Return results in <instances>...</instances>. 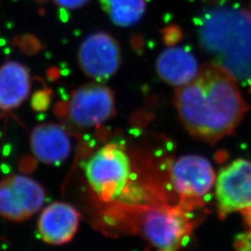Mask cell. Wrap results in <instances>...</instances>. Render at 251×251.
I'll return each instance as SVG.
<instances>
[{"label":"cell","instance_id":"cell-1","mask_svg":"<svg viewBox=\"0 0 251 251\" xmlns=\"http://www.w3.org/2000/svg\"><path fill=\"white\" fill-rule=\"evenodd\" d=\"M176 106L189 132L210 144L231 134L248 110L232 73L215 63L207 64L191 83L179 87Z\"/></svg>","mask_w":251,"mask_h":251},{"label":"cell","instance_id":"cell-2","mask_svg":"<svg viewBox=\"0 0 251 251\" xmlns=\"http://www.w3.org/2000/svg\"><path fill=\"white\" fill-rule=\"evenodd\" d=\"M199 38L208 51L234 69L251 67V13L222 7L207 10L198 22Z\"/></svg>","mask_w":251,"mask_h":251},{"label":"cell","instance_id":"cell-3","mask_svg":"<svg viewBox=\"0 0 251 251\" xmlns=\"http://www.w3.org/2000/svg\"><path fill=\"white\" fill-rule=\"evenodd\" d=\"M190 212L180 205L146 206L140 212L136 228L156 249L176 251L188 241L194 231L195 223Z\"/></svg>","mask_w":251,"mask_h":251},{"label":"cell","instance_id":"cell-4","mask_svg":"<svg viewBox=\"0 0 251 251\" xmlns=\"http://www.w3.org/2000/svg\"><path fill=\"white\" fill-rule=\"evenodd\" d=\"M131 174L127 153L117 144L100 149L86 167V177L91 189L102 199L117 198L125 191Z\"/></svg>","mask_w":251,"mask_h":251},{"label":"cell","instance_id":"cell-5","mask_svg":"<svg viewBox=\"0 0 251 251\" xmlns=\"http://www.w3.org/2000/svg\"><path fill=\"white\" fill-rule=\"evenodd\" d=\"M170 180L179 205L192 211L203 205V198L215 183V172L206 158L184 155L172 164Z\"/></svg>","mask_w":251,"mask_h":251},{"label":"cell","instance_id":"cell-6","mask_svg":"<svg viewBox=\"0 0 251 251\" xmlns=\"http://www.w3.org/2000/svg\"><path fill=\"white\" fill-rule=\"evenodd\" d=\"M45 201V191L33 179L14 175L0 181V216L15 222L37 213Z\"/></svg>","mask_w":251,"mask_h":251},{"label":"cell","instance_id":"cell-7","mask_svg":"<svg viewBox=\"0 0 251 251\" xmlns=\"http://www.w3.org/2000/svg\"><path fill=\"white\" fill-rule=\"evenodd\" d=\"M116 111L112 90L98 83L84 85L73 93L68 116L73 123L89 128L106 122Z\"/></svg>","mask_w":251,"mask_h":251},{"label":"cell","instance_id":"cell-8","mask_svg":"<svg viewBox=\"0 0 251 251\" xmlns=\"http://www.w3.org/2000/svg\"><path fill=\"white\" fill-rule=\"evenodd\" d=\"M221 218L251 207V160L237 159L223 169L216 180Z\"/></svg>","mask_w":251,"mask_h":251},{"label":"cell","instance_id":"cell-9","mask_svg":"<svg viewBox=\"0 0 251 251\" xmlns=\"http://www.w3.org/2000/svg\"><path fill=\"white\" fill-rule=\"evenodd\" d=\"M122 60L117 40L107 33L98 32L85 38L78 50L81 70L91 79L101 82L118 71Z\"/></svg>","mask_w":251,"mask_h":251},{"label":"cell","instance_id":"cell-10","mask_svg":"<svg viewBox=\"0 0 251 251\" xmlns=\"http://www.w3.org/2000/svg\"><path fill=\"white\" fill-rule=\"evenodd\" d=\"M79 225V214L74 206L54 202L42 211L38 220V232L42 240L50 245L70 242Z\"/></svg>","mask_w":251,"mask_h":251},{"label":"cell","instance_id":"cell-11","mask_svg":"<svg viewBox=\"0 0 251 251\" xmlns=\"http://www.w3.org/2000/svg\"><path fill=\"white\" fill-rule=\"evenodd\" d=\"M31 150L36 159L49 165H58L71 152V141L61 126L42 124L36 126L30 136Z\"/></svg>","mask_w":251,"mask_h":251},{"label":"cell","instance_id":"cell-12","mask_svg":"<svg viewBox=\"0 0 251 251\" xmlns=\"http://www.w3.org/2000/svg\"><path fill=\"white\" fill-rule=\"evenodd\" d=\"M155 70L162 80L178 88L191 83L199 74L195 56L180 47L170 48L160 53Z\"/></svg>","mask_w":251,"mask_h":251},{"label":"cell","instance_id":"cell-13","mask_svg":"<svg viewBox=\"0 0 251 251\" xmlns=\"http://www.w3.org/2000/svg\"><path fill=\"white\" fill-rule=\"evenodd\" d=\"M31 88L30 74L17 62H9L0 67V110L19 107L27 99Z\"/></svg>","mask_w":251,"mask_h":251},{"label":"cell","instance_id":"cell-14","mask_svg":"<svg viewBox=\"0 0 251 251\" xmlns=\"http://www.w3.org/2000/svg\"><path fill=\"white\" fill-rule=\"evenodd\" d=\"M103 11L118 26L134 25L144 16L145 0H100Z\"/></svg>","mask_w":251,"mask_h":251},{"label":"cell","instance_id":"cell-15","mask_svg":"<svg viewBox=\"0 0 251 251\" xmlns=\"http://www.w3.org/2000/svg\"><path fill=\"white\" fill-rule=\"evenodd\" d=\"M90 0H54V2L65 9H75L85 6Z\"/></svg>","mask_w":251,"mask_h":251},{"label":"cell","instance_id":"cell-16","mask_svg":"<svg viewBox=\"0 0 251 251\" xmlns=\"http://www.w3.org/2000/svg\"><path fill=\"white\" fill-rule=\"evenodd\" d=\"M240 213L242 214L244 218V222L249 230V233L251 234V207L244 209L242 211H240Z\"/></svg>","mask_w":251,"mask_h":251},{"label":"cell","instance_id":"cell-17","mask_svg":"<svg viewBox=\"0 0 251 251\" xmlns=\"http://www.w3.org/2000/svg\"><path fill=\"white\" fill-rule=\"evenodd\" d=\"M180 36V34L179 33V30L177 28H170L169 32L166 34V37L169 39L170 43L173 41H177Z\"/></svg>","mask_w":251,"mask_h":251}]
</instances>
